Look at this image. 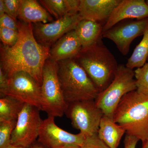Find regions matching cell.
Returning a JSON list of instances; mask_svg holds the SVG:
<instances>
[{
    "label": "cell",
    "instance_id": "obj_1",
    "mask_svg": "<svg viewBox=\"0 0 148 148\" xmlns=\"http://www.w3.org/2000/svg\"><path fill=\"white\" fill-rule=\"evenodd\" d=\"M18 24L16 44L1 47V69L8 78L18 72L27 73L41 86L43 69L49 58L50 48L37 41L33 24L19 21Z\"/></svg>",
    "mask_w": 148,
    "mask_h": 148
},
{
    "label": "cell",
    "instance_id": "obj_2",
    "mask_svg": "<svg viewBox=\"0 0 148 148\" xmlns=\"http://www.w3.org/2000/svg\"><path fill=\"white\" fill-rule=\"evenodd\" d=\"M74 59L84 69L99 92L112 81L119 65L102 40L82 49Z\"/></svg>",
    "mask_w": 148,
    "mask_h": 148
},
{
    "label": "cell",
    "instance_id": "obj_3",
    "mask_svg": "<svg viewBox=\"0 0 148 148\" xmlns=\"http://www.w3.org/2000/svg\"><path fill=\"white\" fill-rule=\"evenodd\" d=\"M115 122L125 130L126 135L141 140H148V95L136 90L125 95L114 114Z\"/></svg>",
    "mask_w": 148,
    "mask_h": 148
},
{
    "label": "cell",
    "instance_id": "obj_4",
    "mask_svg": "<svg viewBox=\"0 0 148 148\" xmlns=\"http://www.w3.org/2000/svg\"><path fill=\"white\" fill-rule=\"evenodd\" d=\"M57 64L58 79L67 103L95 100L99 91L74 58L59 61Z\"/></svg>",
    "mask_w": 148,
    "mask_h": 148
},
{
    "label": "cell",
    "instance_id": "obj_5",
    "mask_svg": "<svg viewBox=\"0 0 148 148\" xmlns=\"http://www.w3.org/2000/svg\"><path fill=\"white\" fill-rule=\"evenodd\" d=\"M136 89L134 71L125 65L120 64L112 81L98 93L95 103L104 115L113 119L114 114L123 97Z\"/></svg>",
    "mask_w": 148,
    "mask_h": 148
},
{
    "label": "cell",
    "instance_id": "obj_6",
    "mask_svg": "<svg viewBox=\"0 0 148 148\" xmlns=\"http://www.w3.org/2000/svg\"><path fill=\"white\" fill-rule=\"evenodd\" d=\"M41 110L48 116L62 117L67 109L58 75L57 62L48 59L43 67L41 85Z\"/></svg>",
    "mask_w": 148,
    "mask_h": 148
},
{
    "label": "cell",
    "instance_id": "obj_7",
    "mask_svg": "<svg viewBox=\"0 0 148 148\" xmlns=\"http://www.w3.org/2000/svg\"><path fill=\"white\" fill-rule=\"evenodd\" d=\"M65 114L71 119L74 128L86 138L98 135L104 114L95 100H84L68 103Z\"/></svg>",
    "mask_w": 148,
    "mask_h": 148
},
{
    "label": "cell",
    "instance_id": "obj_8",
    "mask_svg": "<svg viewBox=\"0 0 148 148\" xmlns=\"http://www.w3.org/2000/svg\"><path fill=\"white\" fill-rule=\"evenodd\" d=\"M39 110L34 106L24 104L12 132L11 145L28 148L34 143L38 138L43 121Z\"/></svg>",
    "mask_w": 148,
    "mask_h": 148
},
{
    "label": "cell",
    "instance_id": "obj_9",
    "mask_svg": "<svg viewBox=\"0 0 148 148\" xmlns=\"http://www.w3.org/2000/svg\"><path fill=\"white\" fill-rule=\"evenodd\" d=\"M16 99L42 110L41 86L29 74L20 72L9 77L7 89L3 96Z\"/></svg>",
    "mask_w": 148,
    "mask_h": 148
},
{
    "label": "cell",
    "instance_id": "obj_10",
    "mask_svg": "<svg viewBox=\"0 0 148 148\" xmlns=\"http://www.w3.org/2000/svg\"><path fill=\"white\" fill-rule=\"evenodd\" d=\"M81 20L79 13H69L50 23L33 24L35 38L42 45L50 48L64 35L75 30Z\"/></svg>",
    "mask_w": 148,
    "mask_h": 148
},
{
    "label": "cell",
    "instance_id": "obj_11",
    "mask_svg": "<svg viewBox=\"0 0 148 148\" xmlns=\"http://www.w3.org/2000/svg\"><path fill=\"white\" fill-rule=\"evenodd\" d=\"M148 24V18L121 21L103 34V37L114 43L122 55L129 52L133 40L143 36Z\"/></svg>",
    "mask_w": 148,
    "mask_h": 148
},
{
    "label": "cell",
    "instance_id": "obj_12",
    "mask_svg": "<svg viewBox=\"0 0 148 148\" xmlns=\"http://www.w3.org/2000/svg\"><path fill=\"white\" fill-rule=\"evenodd\" d=\"M55 117L48 116L42 121L38 140L48 148H61L74 145L82 147L86 137L81 133L74 134L61 129L56 124Z\"/></svg>",
    "mask_w": 148,
    "mask_h": 148
},
{
    "label": "cell",
    "instance_id": "obj_13",
    "mask_svg": "<svg viewBox=\"0 0 148 148\" xmlns=\"http://www.w3.org/2000/svg\"><path fill=\"white\" fill-rule=\"evenodd\" d=\"M148 18V5L144 0H121L104 24L103 33L121 21Z\"/></svg>",
    "mask_w": 148,
    "mask_h": 148
},
{
    "label": "cell",
    "instance_id": "obj_14",
    "mask_svg": "<svg viewBox=\"0 0 148 148\" xmlns=\"http://www.w3.org/2000/svg\"><path fill=\"white\" fill-rule=\"evenodd\" d=\"M121 0H80L79 14L82 19L105 24Z\"/></svg>",
    "mask_w": 148,
    "mask_h": 148
},
{
    "label": "cell",
    "instance_id": "obj_15",
    "mask_svg": "<svg viewBox=\"0 0 148 148\" xmlns=\"http://www.w3.org/2000/svg\"><path fill=\"white\" fill-rule=\"evenodd\" d=\"M82 46L75 30L68 32L57 40L50 49L49 59L56 62L76 57Z\"/></svg>",
    "mask_w": 148,
    "mask_h": 148
},
{
    "label": "cell",
    "instance_id": "obj_16",
    "mask_svg": "<svg viewBox=\"0 0 148 148\" xmlns=\"http://www.w3.org/2000/svg\"><path fill=\"white\" fill-rule=\"evenodd\" d=\"M18 18L20 21L30 24L53 21V17L36 0H20Z\"/></svg>",
    "mask_w": 148,
    "mask_h": 148
},
{
    "label": "cell",
    "instance_id": "obj_17",
    "mask_svg": "<svg viewBox=\"0 0 148 148\" xmlns=\"http://www.w3.org/2000/svg\"><path fill=\"white\" fill-rule=\"evenodd\" d=\"M103 26L101 23L87 19H82L75 29L82 46L87 48L102 40Z\"/></svg>",
    "mask_w": 148,
    "mask_h": 148
},
{
    "label": "cell",
    "instance_id": "obj_18",
    "mask_svg": "<svg viewBox=\"0 0 148 148\" xmlns=\"http://www.w3.org/2000/svg\"><path fill=\"white\" fill-rule=\"evenodd\" d=\"M125 130L114 121L113 119L104 115L101 119L98 136L110 148H118L125 133Z\"/></svg>",
    "mask_w": 148,
    "mask_h": 148
},
{
    "label": "cell",
    "instance_id": "obj_19",
    "mask_svg": "<svg viewBox=\"0 0 148 148\" xmlns=\"http://www.w3.org/2000/svg\"><path fill=\"white\" fill-rule=\"evenodd\" d=\"M16 99L4 96L0 99V122L16 121L24 105Z\"/></svg>",
    "mask_w": 148,
    "mask_h": 148
},
{
    "label": "cell",
    "instance_id": "obj_20",
    "mask_svg": "<svg viewBox=\"0 0 148 148\" xmlns=\"http://www.w3.org/2000/svg\"><path fill=\"white\" fill-rule=\"evenodd\" d=\"M148 59V24L142 40L137 45L128 59L126 67L132 70L143 67Z\"/></svg>",
    "mask_w": 148,
    "mask_h": 148
},
{
    "label": "cell",
    "instance_id": "obj_21",
    "mask_svg": "<svg viewBox=\"0 0 148 148\" xmlns=\"http://www.w3.org/2000/svg\"><path fill=\"white\" fill-rule=\"evenodd\" d=\"M40 3L56 20L67 14L64 0H41Z\"/></svg>",
    "mask_w": 148,
    "mask_h": 148
},
{
    "label": "cell",
    "instance_id": "obj_22",
    "mask_svg": "<svg viewBox=\"0 0 148 148\" xmlns=\"http://www.w3.org/2000/svg\"><path fill=\"white\" fill-rule=\"evenodd\" d=\"M136 91L138 93L148 95V62L143 67L134 71Z\"/></svg>",
    "mask_w": 148,
    "mask_h": 148
},
{
    "label": "cell",
    "instance_id": "obj_23",
    "mask_svg": "<svg viewBox=\"0 0 148 148\" xmlns=\"http://www.w3.org/2000/svg\"><path fill=\"white\" fill-rule=\"evenodd\" d=\"M16 121L0 122V148H8L11 145L12 135Z\"/></svg>",
    "mask_w": 148,
    "mask_h": 148
},
{
    "label": "cell",
    "instance_id": "obj_24",
    "mask_svg": "<svg viewBox=\"0 0 148 148\" xmlns=\"http://www.w3.org/2000/svg\"><path fill=\"white\" fill-rule=\"evenodd\" d=\"M18 37V31L0 27V38L3 45L12 46L16 44Z\"/></svg>",
    "mask_w": 148,
    "mask_h": 148
},
{
    "label": "cell",
    "instance_id": "obj_25",
    "mask_svg": "<svg viewBox=\"0 0 148 148\" xmlns=\"http://www.w3.org/2000/svg\"><path fill=\"white\" fill-rule=\"evenodd\" d=\"M5 14L16 19L18 18V10L20 6L19 0H3Z\"/></svg>",
    "mask_w": 148,
    "mask_h": 148
},
{
    "label": "cell",
    "instance_id": "obj_26",
    "mask_svg": "<svg viewBox=\"0 0 148 148\" xmlns=\"http://www.w3.org/2000/svg\"><path fill=\"white\" fill-rule=\"evenodd\" d=\"M80 148H110L98 138V135L87 137Z\"/></svg>",
    "mask_w": 148,
    "mask_h": 148
},
{
    "label": "cell",
    "instance_id": "obj_27",
    "mask_svg": "<svg viewBox=\"0 0 148 148\" xmlns=\"http://www.w3.org/2000/svg\"><path fill=\"white\" fill-rule=\"evenodd\" d=\"M0 27L18 31V22L15 18L5 14L3 16H0Z\"/></svg>",
    "mask_w": 148,
    "mask_h": 148
},
{
    "label": "cell",
    "instance_id": "obj_28",
    "mask_svg": "<svg viewBox=\"0 0 148 148\" xmlns=\"http://www.w3.org/2000/svg\"><path fill=\"white\" fill-rule=\"evenodd\" d=\"M68 13H78L80 0H64Z\"/></svg>",
    "mask_w": 148,
    "mask_h": 148
},
{
    "label": "cell",
    "instance_id": "obj_29",
    "mask_svg": "<svg viewBox=\"0 0 148 148\" xmlns=\"http://www.w3.org/2000/svg\"><path fill=\"white\" fill-rule=\"evenodd\" d=\"M9 78L0 68V93L1 97L3 96L7 89Z\"/></svg>",
    "mask_w": 148,
    "mask_h": 148
},
{
    "label": "cell",
    "instance_id": "obj_30",
    "mask_svg": "<svg viewBox=\"0 0 148 148\" xmlns=\"http://www.w3.org/2000/svg\"><path fill=\"white\" fill-rule=\"evenodd\" d=\"M139 141L135 137L126 135L124 141V148H136Z\"/></svg>",
    "mask_w": 148,
    "mask_h": 148
},
{
    "label": "cell",
    "instance_id": "obj_31",
    "mask_svg": "<svg viewBox=\"0 0 148 148\" xmlns=\"http://www.w3.org/2000/svg\"><path fill=\"white\" fill-rule=\"evenodd\" d=\"M5 14V8L3 0H0V16H3Z\"/></svg>",
    "mask_w": 148,
    "mask_h": 148
},
{
    "label": "cell",
    "instance_id": "obj_32",
    "mask_svg": "<svg viewBox=\"0 0 148 148\" xmlns=\"http://www.w3.org/2000/svg\"><path fill=\"white\" fill-rule=\"evenodd\" d=\"M45 146L43 145L42 144H36L33 145L30 147V148H46Z\"/></svg>",
    "mask_w": 148,
    "mask_h": 148
},
{
    "label": "cell",
    "instance_id": "obj_33",
    "mask_svg": "<svg viewBox=\"0 0 148 148\" xmlns=\"http://www.w3.org/2000/svg\"><path fill=\"white\" fill-rule=\"evenodd\" d=\"M61 148H80V147L78 146L74 145H71L65 146V147Z\"/></svg>",
    "mask_w": 148,
    "mask_h": 148
},
{
    "label": "cell",
    "instance_id": "obj_34",
    "mask_svg": "<svg viewBox=\"0 0 148 148\" xmlns=\"http://www.w3.org/2000/svg\"><path fill=\"white\" fill-rule=\"evenodd\" d=\"M143 143L142 148H148V140Z\"/></svg>",
    "mask_w": 148,
    "mask_h": 148
},
{
    "label": "cell",
    "instance_id": "obj_35",
    "mask_svg": "<svg viewBox=\"0 0 148 148\" xmlns=\"http://www.w3.org/2000/svg\"><path fill=\"white\" fill-rule=\"evenodd\" d=\"M8 148H25L23 147H20V146H17L14 145H10L9 146Z\"/></svg>",
    "mask_w": 148,
    "mask_h": 148
},
{
    "label": "cell",
    "instance_id": "obj_36",
    "mask_svg": "<svg viewBox=\"0 0 148 148\" xmlns=\"http://www.w3.org/2000/svg\"><path fill=\"white\" fill-rule=\"evenodd\" d=\"M146 1V2H147V4L148 5V0H147V1Z\"/></svg>",
    "mask_w": 148,
    "mask_h": 148
},
{
    "label": "cell",
    "instance_id": "obj_37",
    "mask_svg": "<svg viewBox=\"0 0 148 148\" xmlns=\"http://www.w3.org/2000/svg\"></svg>",
    "mask_w": 148,
    "mask_h": 148
}]
</instances>
